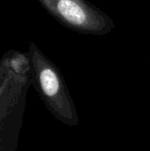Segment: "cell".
Instances as JSON below:
<instances>
[{
	"instance_id": "1",
	"label": "cell",
	"mask_w": 150,
	"mask_h": 151,
	"mask_svg": "<svg viewBox=\"0 0 150 151\" xmlns=\"http://www.w3.org/2000/svg\"><path fill=\"white\" fill-rule=\"evenodd\" d=\"M30 86L28 52L6 50L0 61V151H17Z\"/></svg>"
},
{
	"instance_id": "2",
	"label": "cell",
	"mask_w": 150,
	"mask_h": 151,
	"mask_svg": "<svg viewBox=\"0 0 150 151\" xmlns=\"http://www.w3.org/2000/svg\"><path fill=\"white\" fill-rule=\"evenodd\" d=\"M28 54L31 61L32 86L46 109L56 119L68 127L79 122L77 109L60 68L31 41Z\"/></svg>"
},
{
	"instance_id": "3",
	"label": "cell",
	"mask_w": 150,
	"mask_h": 151,
	"mask_svg": "<svg viewBox=\"0 0 150 151\" xmlns=\"http://www.w3.org/2000/svg\"><path fill=\"white\" fill-rule=\"evenodd\" d=\"M59 24L85 35L102 36L115 28L108 14L90 0H37Z\"/></svg>"
}]
</instances>
